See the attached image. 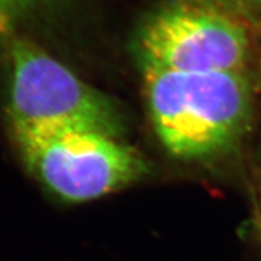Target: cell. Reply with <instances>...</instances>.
<instances>
[{
	"instance_id": "6da1fadb",
	"label": "cell",
	"mask_w": 261,
	"mask_h": 261,
	"mask_svg": "<svg viewBox=\"0 0 261 261\" xmlns=\"http://www.w3.org/2000/svg\"><path fill=\"white\" fill-rule=\"evenodd\" d=\"M148 110L165 149L182 160L229 151L253 116L248 72H173L143 69Z\"/></svg>"
},
{
	"instance_id": "7a4b0ae2",
	"label": "cell",
	"mask_w": 261,
	"mask_h": 261,
	"mask_svg": "<svg viewBox=\"0 0 261 261\" xmlns=\"http://www.w3.org/2000/svg\"><path fill=\"white\" fill-rule=\"evenodd\" d=\"M28 168L59 197L80 203L129 186L145 172L119 136L67 124L12 127Z\"/></svg>"
},
{
	"instance_id": "3957f363",
	"label": "cell",
	"mask_w": 261,
	"mask_h": 261,
	"mask_svg": "<svg viewBox=\"0 0 261 261\" xmlns=\"http://www.w3.org/2000/svg\"><path fill=\"white\" fill-rule=\"evenodd\" d=\"M247 24L223 0H169L139 34L143 69L248 72L252 48Z\"/></svg>"
},
{
	"instance_id": "277c9868",
	"label": "cell",
	"mask_w": 261,
	"mask_h": 261,
	"mask_svg": "<svg viewBox=\"0 0 261 261\" xmlns=\"http://www.w3.org/2000/svg\"><path fill=\"white\" fill-rule=\"evenodd\" d=\"M12 127L67 124L119 136L120 117L111 100L27 40L11 47Z\"/></svg>"
},
{
	"instance_id": "5b68a950",
	"label": "cell",
	"mask_w": 261,
	"mask_h": 261,
	"mask_svg": "<svg viewBox=\"0 0 261 261\" xmlns=\"http://www.w3.org/2000/svg\"><path fill=\"white\" fill-rule=\"evenodd\" d=\"M247 23L261 28V0H225Z\"/></svg>"
},
{
	"instance_id": "8992f818",
	"label": "cell",
	"mask_w": 261,
	"mask_h": 261,
	"mask_svg": "<svg viewBox=\"0 0 261 261\" xmlns=\"http://www.w3.org/2000/svg\"><path fill=\"white\" fill-rule=\"evenodd\" d=\"M36 0H0V32L6 30L10 20L19 11L24 10Z\"/></svg>"
},
{
	"instance_id": "52a82bcc",
	"label": "cell",
	"mask_w": 261,
	"mask_h": 261,
	"mask_svg": "<svg viewBox=\"0 0 261 261\" xmlns=\"http://www.w3.org/2000/svg\"><path fill=\"white\" fill-rule=\"evenodd\" d=\"M260 215H261V187H260Z\"/></svg>"
}]
</instances>
